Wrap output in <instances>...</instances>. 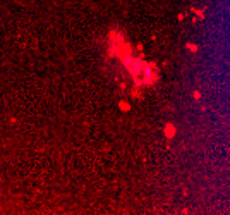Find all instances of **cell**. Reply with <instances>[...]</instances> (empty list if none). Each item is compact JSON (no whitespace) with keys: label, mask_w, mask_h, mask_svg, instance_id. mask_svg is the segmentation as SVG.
I'll use <instances>...</instances> for the list:
<instances>
[{"label":"cell","mask_w":230,"mask_h":215,"mask_svg":"<svg viewBox=\"0 0 230 215\" xmlns=\"http://www.w3.org/2000/svg\"><path fill=\"white\" fill-rule=\"evenodd\" d=\"M165 133H167V136H173V134H175V127L168 124V126H167V131H165Z\"/></svg>","instance_id":"1"}]
</instances>
